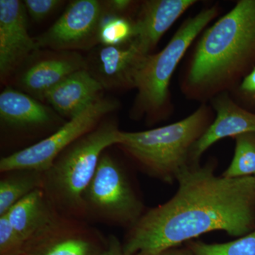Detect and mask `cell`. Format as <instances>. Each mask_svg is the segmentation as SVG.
<instances>
[{"label":"cell","instance_id":"4fadbf2b","mask_svg":"<svg viewBox=\"0 0 255 255\" xmlns=\"http://www.w3.org/2000/svg\"><path fill=\"white\" fill-rule=\"evenodd\" d=\"M144 55L131 43L123 46L98 45L89 51L86 69L105 90L135 89V77Z\"/></svg>","mask_w":255,"mask_h":255},{"label":"cell","instance_id":"8fae6325","mask_svg":"<svg viewBox=\"0 0 255 255\" xmlns=\"http://www.w3.org/2000/svg\"><path fill=\"white\" fill-rule=\"evenodd\" d=\"M27 15L22 1L0 0V80L4 85L40 49L28 34Z\"/></svg>","mask_w":255,"mask_h":255},{"label":"cell","instance_id":"7a4b0ae2","mask_svg":"<svg viewBox=\"0 0 255 255\" xmlns=\"http://www.w3.org/2000/svg\"><path fill=\"white\" fill-rule=\"evenodd\" d=\"M255 59V0H241L203 33L183 81L191 98L232 88Z\"/></svg>","mask_w":255,"mask_h":255},{"label":"cell","instance_id":"6da1fadb","mask_svg":"<svg viewBox=\"0 0 255 255\" xmlns=\"http://www.w3.org/2000/svg\"><path fill=\"white\" fill-rule=\"evenodd\" d=\"M216 161L190 164L169 201L147 210L128 229L127 255H158L204 233L243 237L255 230V177L216 174Z\"/></svg>","mask_w":255,"mask_h":255},{"label":"cell","instance_id":"30bf717a","mask_svg":"<svg viewBox=\"0 0 255 255\" xmlns=\"http://www.w3.org/2000/svg\"><path fill=\"white\" fill-rule=\"evenodd\" d=\"M84 68L86 58L80 52L40 48L28 57L8 85L45 102L52 89Z\"/></svg>","mask_w":255,"mask_h":255},{"label":"cell","instance_id":"7402d4cb","mask_svg":"<svg viewBox=\"0 0 255 255\" xmlns=\"http://www.w3.org/2000/svg\"><path fill=\"white\" fill-rule=\"evenodd\" d=\"M26 241L11 226L6 216H0V255H16L24 249Z\"/></svg>","mask_w":255,"mask_h":255},{"label":"cell","instance_id":"cb8c5ba5","mask_svg":"<svg viewBox=\"0 0 255 255\" xmlns=\"http://www.w3.org/2000/svg\"><path fill=\"white\" fill-rule=\"evenodd\" d=\"M103 4L106 14L132 18L130 15L134 11L137 12L140 3L130 0H107L103 1Z\"/></svg>","mask_w":255,"mask_h":255},{"label":"cell","instance_id":"44dd1931","mask_svg":"<svg viewBox=\"0 0 255 255\" xmlns=\"http://www.w3.org/2000/svg\"><path fill=\"white\" fill-rule=\"evenodd\" d=\"M186 246L194 255H255V230L228 243L209 244L191 241Z\"/></svg>","mask_w":255,"mask_h":255},{"label":"cell","instance_id":"2e32d148","mask_svg":"<svg viewBox=\"0 0 255 255\" xmlns=\"http://www.w3.org/2000/svg\"><path fill=\"white\" fill-rule=\"evenodd\" d=\"M104 90L86 68L81 69L52 89L45 102L62 118L68 121L80 115L103 97Z\"/></svg>","mask_w":255,"mask_h":255},{"label":"cell","instance_id":"ffe728a7","mask_svg":"<svg viewBox=\"0 0 255 255\" xmlns=\"http://www.w3.org/2000/svg\"><path fill=\"white\" fill-rule=\"evenodd\" d=\"M134 31L133 18L106 14L105 12L99 29V45L126 46L132 41Z\"/></svg>","mask_w":255,"mask_h":255},{"label":"cell","instance_id":"d6986e66","mask_svg":"<svg viewBox=\"0 0 255 255\" xmlns=\"http://www.w3.org/2000/svg\"><path fill=\"white\" fill-rule=\"evenodd\" d=\"M234 156L229 167L221 175L227 178L255 176V132H248L234 137Z\"/></svg>","mask_w":255,"mask_h":255},{"label":"cell","instance_id":"5b68a950","mask_svg":"<svg viewBox=\"0 0 255 255\" xmlns=\"http://www.w3.org/2000/svg\"><path fill=\"white\" fill-rule=\"evenodd\" d=\"M219 11L216 6L201 10L182 23L161 51L144 55L135 74L137 95L130 112L132 118H144L152 125L168 116L169 85L174 71L196 37L217 17Z\"/></svg>","mask_w":255,"mask_h":255},{"label":"cell","instance_id":"4316f807","mask_svg":"<svg viewBox=\"0 0 255 255\" xmlns=\"http://www.w3.org/2000/svg\"><path fill=\"white\" fill-rule=\"evenodd\" d=\"M158 255H194L191 253L190 250L186 246V248H170L167 251L162 252Z\"/></svg>","mask_w":255,"mask_h":255},{"label":"cell","instance_id":"5bb4252c","mask_svg":"<svg viewBox=\"0 0 255 255\" xmlns=\"http://www.w3.org/2000/svg\"><path fill=\"white\" fill-rule=\"evenodd\" d=\"M195 0H147L139 5L130 43L143 55L150 54L164 33Z\"/></svg>","mask_w":255,"mask_h":255},{"label":"cell","instance_id":"9a60e30c","mask_svg":"<svg viewBox=\"0 0 255 255\" xmlns=\"http://www.w3.org/2000/svg\"><path fill=\"white\" fill-rule=\"evenodd\" d=\"M213 108L216 116L202 136L193 146L190 164L200 163L201 157L211 146L225 137L255 132V114L238 105L227 92L214 97Z\"/></svg>","mask_w":255,"mask_h":255},{"label":"cell","instance_id":"603a6c76","mask_svg":"<svg viewBox=\"0 0 255 255\" xmlns=\"http://www.w3.org/2000/svg\"><path fill=\"white\" fill-rule=\"evenodd\" d=\"M26 13L36 22H41L65 4L62 0H25Z\"/></svg>","mask_w":255,"mask_h":255},{"label":"cell","instance_id":"83f0119b","mask_svg":"<svg viewBox=\"0 0 255 255\" xmlns=\"http://www.w3.org/2000/svg\"><path fill=\"white\" fill-rule=\"evenodd\" d=\"M16 255H31L29 254V253H28L27 252L23 251L22 252H21V253H18V254H17Z\"/></svg>","mask_w":255,"mask_h":255},{"label":"cell","instance_id":"ba28073f","mask_svg":"<svg viewBox=\"0 0 255 255\" xmlns=\"http://www.w3.org/2000/svg\"><path fill=\"white\" fill-rule=\"evenodd\" d=\"M105 14L103 1L74 0L47 31L34 37L40 48L60 51H90L98 46Z\"/></svg>","mask_w":255,"mask_h":255},{"label":"cell","instance_id":"d4e9b609","mask_svg":"<svg viewBox=\"0 0 255 255\" xmlns=\"http://www.w3.org/2000/svg\"><path fill=\"white\" fill-rule=\"evenodd\" d=\"M238 92L241 97L255 102V67L243 78L238 86Z\"/></svg>","mask_w":255,"mask_h":255},{"label":"cell","instance_id":"52a82bcc","mask_svg":"<svg viewBox=\"0 0 255 255\" xmlns=\"http://www.w3.org/2000/svg\"><path fill=\"white\" fill-rule=\"evenodd\" d=\"M119 107L118 101L103 96L80 115L67 121L48 137L3 157L0 160V172L15 169H31L44 172L67 147L94 130Z\"/></svg>","mask_w":255,"mask_h":255},{"label":"cell","instance_id":"9c48e42d","mask_svg":"<svg viewBox=\"0 0 255 255\" xmlns=\"http://www.w3.org/2000/svg\"><path fill=\"white\" fill-rule=\"evenodd\" d=\"M108 238L85 220L60 214L25 245L31 255H101Z\"/></svg>","mask_w":255,"mask_h":255},{"label":"cell","instance_id":"e0dca14e","mask_svg":"<svg viewBox=\"0 0 255 255\" xmlns=\"http://www.w3.org/2000/svg\"><path fill=\"white\" fill-rule=\"evenodd\" d=\"M59 215L43 189H38L18 201L5 216L26 243Z\"/></svg>","mask_w":255,"mask_h":255},{"label":"cell","instance_id":"8992f818","mask_svg":"<svg viewBox=\"0 0 255 255\" xmlns=\"http://www.w3.org/2000/svg\"><path fill=\"white\" fill-rule=\"evenodd\" d=\"M83 201L86 219L128 229L145 212L125 170L108 152L101 156Z\"/></svg>","mask_w":255,"mask_h":255},{"label":"cell","instance_id":"7c38bea8","mask_svg":"<svg viewBox=\"0 0 255 255\" xmlns=\"http://www.w3.org/2000/svg\"><path fill=\"white\" fill-rule=\"evenodd\" d=\"M0 120L4 128L25 132L58 129L67 122L49 105L9 85L0 94Z\"/></svg>","mask_w":255,"mask_h":255},{"label":"cell","instance_id":"f1b7e54d","mask_svg":"<svg viewBox=\"0 0 255 255\" xmlns=\"http://www.w3.org/2000/svg\"></svg>","mask_w":255,"mask_h":255},{"label":"cell","instance_id":"277c9868","mask_svg":"<svg viewBox=\"0 0 255 255\" xmlns=\"http://www.w3.org/2000/svg\"><path fill=\"white\" fill-rule=\"evenodd\" d=\"M119 131L115 121L104 119L67 147L43 172L42 189L60 214L86 219L84 193L95 176L101 156L117 144Z\"/></svg>","mask_w":255,"mask_h":255},{"label":"cell","instance_id":"3957f363","mask_svg":"<svg viewBox=\"0 0 255 255\" xmlns=\"http://www.w3.org/2000/svg\"><path fill=\"white\" fill-rule=\"evenodd\" d=\"M211 111L204 104L174 124L144 131L120 130L115 146L144 173L172 184L190 164L193 146L212 123Z\"/></svg>","mask_w":255,"mask_h":255},{"label":"cell","instance_id":"484cf974","mask_svg":"<svg viewBox=\"0 0 255 255\" xmlns=\"http://www.w3.org/2000/svg\"><path fill=\"white\" fill-rule=\"evenodd\" d=\"M101 255H127L124 253L123 245L118 238L110 236L108 237V244L105 251Z\"/></svg>","mask_w":255,"mask_h":255},{"label":"cell","instance_id":"ac0fdd59","mask_svg":"<svg viewBox=\"0 0 255 255\" xmlns=\"http://www.w3.org/2000/svg\"><path fill=\"white\" fill-rule=\"evenodd\" d=\"M0 216H4L23 198L42 189L43 172L31 169H15L1 173Z\"/></svg>","mask_w":255,"mask_h":255}]
</instances>
